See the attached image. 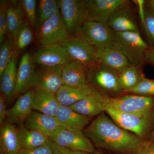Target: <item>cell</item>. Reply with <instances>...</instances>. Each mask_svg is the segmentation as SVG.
Here are the masks:
<instances>
[{"mask_svg":"<svg viewBox=\"0 0 154 154\" xmlns=\"http://www.w3.org/2000/svg\"><path fill=\"white\" fill-rule=\"evenodd\" d=\"M24 14L34 31L38 29V17L36 14V1L35 0L21 1Z\"/></svg>","mask_w":154,"mask_h":154,"instance_id":"1f68e13d","label":"cell"},{"mask_svg":"<svg viewBox=\"0 0 154 154\" xmlns=\"http://www.w3.org/2000/svg\"><path fill=\"white\" fill-rule=\"evenodd\" d=\"M102 102L106 108L129 113H143L154 110V96L127 95L110 97L102 95Z\"/></svg>","mask_w":154,"mask_h":154,"instance_id":"277c9868","label":"cell"},{"mask_svg":"<svg viewBox=\"0 0 154 154\" xmlns=\"http://www.w3.org/2000/svg\"><path fill=\"white\" fill-rule=\"evenodd\" d=\"M15 45L14 42L7 38L0 46V79H2L14 53Z\"/></svg>","mask_w":154,"mask_h":154,"instance_id":"4dcf8cb0","label":"cell"},{"mask_svg":"<svg viewBox=\"0 0 154 154\" xmlns=\"http://www.w3.org/2000/svg\"><path fill=\"white\" fill-rule=\"evenodd\" d=\"M94 89L90 84L78 87L63 85L56 94L60 104L69 107L91 94Z\"/></svg>","mask_w":154,"mask_h":154,"instance_id":"7402d4cb","label":"cell"},{"mask_svg":"<svg viewBox=\"0 0 154 154\" xmlns=\"http://www.w3.org/2000/svg\"><path fill=\"white\" fill-rule=\"evenodd\" d=\"M145 29L151 40L154 43V14L147 10L145 11Z\"/></svg>","mask_w":154,"mask_h":154,"instance_id":"e575fe53","label":"cell"},{"mask_svg":"<svg viewBox=\"0 0 154 154\" xmlns=\"http://www.w3.org/2000/svg\"><path fill=\"white\" fill-rule=\"evenodd\" d=\"M138 67L131 66L119 75V81L122 91L129 92L143 78Z\"/></svg>","mask_w":154,"mask_h":154,"instance_id":"83f0119b","label":"cell"},{"mask_svg":"<svg viewBox=\"0 0 154 154\" xmlns=\"http://www.w3.org/2000/svg\"><path fill=\"white\" fill-rule=\"evenodd\" d=\"M60 44L66 50L70 60L78 63L87 69L99 64L97 50L82 34L70 36Z\"/></svg>","mask_w":154,"mask_h":154,"instance_id":"5b68a950","label":"cell"},{"mask_svg":"<svg viewBox=\"0 0 154 154\" xmlns=\"http://www.w3.org/2000/svg\"><path fill=\"white\" fill-rule=\"evenodd\" d=\"M147 8L148 10L154 14V0H150L147 2Z\"/></svg>","mask_w":154,"mask_h":154,"instance_id":"b9f144b4","label":"cell"},{"mask_svg":"<svg viewBox=\"0 0 154 154\" xmlns=\"http://www.w3.org/2000/svg\"><path fill=\"white\" fill-rule=\"evenodd\" d=\"M34 34L30 23L24 22L19 32L14 50L17 54L26 48L33 41Z\"/></svg>","mask_w":154,"mask_h":154,"instance_id":"f546056e","label":"cell"},{"mask_svg":"<svg viewBox=\"0 0 154 154\" xmlns=\"http://www.w3.org/2000/svg\"><path fill=\"white\" fill-rule=\"evenodd\" d=\"M145 60L148 61L154 65V46L148 47L146 51Z\"/></svg>","mask_w":154,"mask_h":154,"instance_id":"60d3db41","label":"cell"},{"mask_svg":"<svg viewBox=\"0 0 154 154\" xmlns=\"http://www.w3.org/2000/svg\"><path fill=\"white\" fill-rule=\"evenodd\" d=\"M105 112L122 129L136 135L142 140H149L154 128V110L145 113H129L106 108Z\"/></svg>","mask_w":154,"mask_h":154,"instance_id":"7a4b0ae2","label":"cell"},{"mask_svg":"<svg viewBox=\"0 0 154 154\" xmlns=\"http://www.w3.org/2000/svg\"><path fill=\"white\" fill-rule=\"evenodd\" d=\"M24 12L21 1H7V27L8 38L17 42L24 22Z\"/></svg>","mask_w":154,"mask_h":154,"instance_id":"ac0fdd59","label":"cell"},{"mask_svg":"<svg viewBox=\"0 0 154 154\" xmlns=\"http://www.w3.org/2000/svg\"><path fill=\"white\" fill-rule=\"evenodd\" d=\"M84 2L88 21L106 23L111 14L128 2L125 0H84Z\"/></svg>","mask_w":154,"mask_h":154,"instance_id":"4fadbf2b","label":"cell"},{"mask_svg":"<svg viewBox=\"0 0 154 154\" xmlns=\"http://www.w3.org/2000/svg\"><path fill=\"white\" fill-rule=\"evenodd\" d=\"M38 5V29L45 21L59 14L60 10L58 2L56 0H40Z\"/></svg>","mask_w":154,"mask_h":154,"instance_id":"f1b7e54d","label":"cell"},{"mask_svg":"<svg viewBox=\"0 0 154 154\" xmlns=\"http://www.w3.org/2000/svg\"><path fill=\"white\" fill-rule=\"evenodd\" d=\"M17 55L14 50L10 63L1 79V95L4 96L8 104L11 103L12 95L16 86L18 72L17 67Z\"/></svg>","mask_w":154,"mask_h":154,"instance_id":"484cf974","label":"cell"},{"mask_svg":"<svg viewBox=\"0 0 154 154\" xmlns=\"http://www.w3.org/2000/svg\"><path fill=\"white\" fill-rule=\"evenodd\" d=\"M23 125L28 129L36 131L48 137L59 127L55 117L36 111L31 112Z\"/></svg>","mask_w":154,"mask_h":154,"instance_id":"ffe728a7","label":"cell"},{"mask_svg":"<svg viewBox=\"0 0 154 154\" xmlns=\"http://www.w3.org/2000/svg\"><path fill=\"white\" fill-rule=\"evenodd\" d=\"M48 144L52 149L53 154H99L96 152L91 153L80 151L72 150L57 145L51 140Z\"/></svg>","mask_w":154,"mask_h":154,"instance_id":"d590c367","label":"cell"},{"mask_svg":"<svg viewBox=\"0 0 154 154\" xmlns=\"http://www.w3.org/2000/svg\"><path fill=\"white\" fill-rule=\"evenodd\" d=\"M115 33L107 23L87 21L83 25L81 34L97 49L113 42Z\"/></svg>","mask_w":154,"mask_h":154,"instance_id":"8fae6325","label":"cell"},{"mask_svg":"<svg viewBox=\"0 0 154 154\" xmlns=\"http://www.w3.org/2000/svg\"><path fill=\"white\" fill-rule=\"evenodd\" d=\"M113 42L125 56L131 65L139 66L145 60L149 46L139 32L115 33Z\"/></svg>","mask_w":154,"mask_h":154,"instance_id":"3957f363","label":"cell"},{"mask_svg":"<svg viewBox=\"0 0 154 154\" xmlns=\"http://www.w3.org/2000/svg\"><path fill=\"white\" fill-rule=\"evenodd\" d=\"M84 133L94 146L118 154H137L143 141L119 126L104 112L98 116Z\"/></svg>","mask_w":154,"mask_h":154,"instance_id":"6da1fadb","label":"cell"},{"mask_svg":"<svg viewBox=\"0 0 154 154\" xmlns=\"http://www.w3.org/2000/svg\"><path fill=\"white\" fill-rule=\"evenodd\" d=\"M57 145L72 150L96 152L94 144L84 133H78L59 126L49 137Z\"/></svg>","mask_w":154,"mask_h":154,"instance_id":"30bf717a","label":"cell"},{"mask_svg":"<svg viewBox=\"0 0 154 154\" xmlns=\"http://www.w3.org/2000/svg\"><path fill=\"white\" fill-rule=\"evenodd\" d=\"M62 78L63 85H66L78 87L89 84L87 69L71 60L63 65Z\"/></svg>","mask_w":154,"mask_h":154,"instance_id":"44dd1931","label":"cell"},{"mask_svg":"<svg viewBox=\"0 0 154 154\" xmlns=\"http://www.w3.org/2000/svg\"><path fill=\"white\" fill-rule=\"evenodd\" d=\"M149 140L153 142H154V128L151 135V136Z\"/></svg>","mask_w":154,"mask_h":154,"instance_id":"7bdbcfd3","label":"cell"},{"mask_svg":"<svg viewBox=\"0 0 154 154\" xmlns=\"http://www.w3.org/2000/svg\"><path fill=\"white\" fill-rule=\"evenodd\" d=\"M59 126L78 133H84L83 130L91 117L81 115L67 106L59 104L55 116Z\"/></svg>","mask_w":154,"mask_h":154,"instance_id":"e0dca14e","label":"cell"},{"mask_svg":"<svg viewBox=\"0 0 154 154\" xmlns=\"http://www.w3.org/2000/svg\"><path fill=\"white\" fill-rule=\"evenodd\" d=\"M136 4H137L138 6L139 10V14L140 16L141 20L143 24L144 28L145 27V10L144 8L145 1L143 0H136L134 1Z\"/></svg>","mask_w":154,"mask_h":154,"instance_id":"ab89813d","label":"cell"},{"mask_svg":"<svg viewBox=\"0 0 154 154\" xmlns=\"http://www.w3.org/2000/svg\"><path fill=\"white\" fill-rule=\"evenodd\" d=\"M96 50L99 63L111 69L118 75L131 66L113 42Z\"/></svg>","mask_w":154,"mask_h":154,"instance_id":"5bb4252c","label":"cell"},{"mask_svg":"<svg viewBox=\"0 0 154 154\" xmlns=\"http://www.w3.org/2000/svg\"><path fill=\"white\" fill-rule=\"evenodd\" d=\"M36 33L41 47L62 43L70 36L60 13L45 21Z\"/></svg>","mask_w":154,"mask_h":154,"instance_id":"9c48e42d","label":"cell"},{"mask_svg":"<svg viewBox=\"0 0 154 154\" xmlns=\"http://www.w3.org/2000/svg\"><path fill=\"white\" fill-rule=\"evenodd\" d=\"M7 1L0 2V42L2 43L7 39L8 31L7 27Z\"/></svg>","mask_w":154,"mask_h":154,"instance_id":"836d02e7","label":"cell"},{"mask_svg":"<svg viewBox=\"0 0 154 154\" xmlns=\"http://www.w3.org/2000/svg\"><path fill=\"white\" fill-rule=\"evenodd\" d=\"M35 90L30 89L17 98L13 107L7 109L6 119L9 123L23 125L25 119L32 111V100Z\"/></svg>","mask_w":154,"mask_h":154,"instance_id":"2e32d148","label":"cell"},{"mask_svg":"<svg viewBox=\"0 0 154 154\" xmlns=\"http://www.w3.org/2000/svg\"><path fill=\"white\" fill-rule=\"evenodd\" d=\"M18 154H53V152L48 143L33 149H21Z\"/></svg>","mask_w":154,"mask_h":154,"instance_id":"8d00e7d4","label":"cell"},{"mask_svg":"<svg viewBox=\"0 0 154 154\" xmlns=\"http://www.w3.org/2000/svg\"><path fill=\"white\" fill-rule=\"evenodd\" d=\"M32 58L35 65L50 67L63 66L70 60L66 50L60 43L41 47Z\"/></svg>","mask_w":154,"mask_h":154,"instance_id":"7c38bea8","label":"cell"},{"mask_svg":"<svg viewBox=\"0 0 154 154\" xmlns=\"http://www.w3.org/2000/svg\"><path fill=\"white\" fill-rule=\"evenodd\" d=\"M21 149H30L47 144L49 137L42 134L26 128L24 125L17 128Z\"/></svg>","mask_w":154,"mask_h":154,"instance_id":"4316f807","label":"cell"},{"mask_svg":"<svg viewBox=\"0 0 154 154\" xmlns=\"http://www.w3.org/2000/svg\"><path fill=\"white\" fill-rule=\"evenodd\" d=\"M59 104L56 94L35 90L32 100L33 110L55 117Z\"/></svg>","mask_w":154,"mask_h":154,"instance_id":"d4e9b609","label":"cell"},{"mask_svg":"<svg viewBox=\"0 0 154 154\" xmlns=\"http://www.w3.org/2000/svg\"><path fill=\"white\" fill-rule=\"evenodd\" d=\"M88 83L97 88L100 94H116L122 92L119 75L107 67L98 64L87 69Z\"/></svg>","mask_w":154,"mask_h":154,"instance_id":"52a82bcc","label":"cell"},{"mask_svg":"<svg viewBox=\"0 0 154 154\" xmlns=\"http://www.w3.org/2000/svg\"><path fill=\"white\" fill-rule=\"evenodd\" d=\"M35 64L32 55L29 53L23 55L20 60L17 72V81L11 103L14 102L20 95L30 90V84L35 71Z\"/></svg>","mask_w":154,"mask_h":154,"instance_id":"9a60e30c","label":"cell"},{"mask_svg":"<svg viewBox=\"0 0 154 154\" xmlns=\"http://www.w3.org/2000/svg\"><path fill=\"white\" fill-rule=\"evenodd\" d=\"M20 149L17 128L5 122L0 129V154H18Z\"/></svg>","mask_w":154,"mask_h":154,"instance_id":"603a6c76","label":"cell"},{"mask_svg":"<svg viewBox=\"0 0 154 154\" xmlns=\"http://www.w3.org/2000/svg\"><path fill=\"white\" fill-rule=\"evenodd\" d=\"M102 99V94L95 89L91 94L69 107L79 114L92 117L105 112Z\"/></svg>","mask_w":154,"mask_h":154,"instance_id":"d6986e66","label":"cell"},{"mask_svg":"<svg viewBox=\"0 0 154 154\" xmlns=\"http://www.w3.org/2000/svg\"><path fill=\"white\" fill-rule=\"evenodd\" d=\"M6 102L5 99L2 95L0 96V125H1L4 124L6 119V113L7 109H6Z\"/></svg>","mask_w":154,"mask_h":154,"instance_id":"f35d334b","label":"cell"},{"mask_svg":"<svg viewBox=\"0 0 154 154\" xmlns=\"http://www.w3.org/2000/svg\"><path fill=\"white\" fill-rule=\"evenodd\" d=\"M62 66L35 67L30 89L56 94L63 85L62 78Z\"/></svg>","mask_w":154,"mask_h":154,"instance_id":"ba28073f","label":"cell"},{"mask_svg":"<svg viewBox=\"0 0 154 154\" xmlns=\"http://www.w3.org/2000/svg\"><path fill=\"white\" fill-rule=\"evenodd\" d=\"M126 5L118 9L110 15L107 20V25L115 33L138 32L137 25Z\"/></svg>","mask_w":154,"mask_h":154,"instance_id":"cb8c5ba5","label":"cell"},{"mask_svg":"<svg viewBox=\"0 0 154 154\" xmlns=\"http://www.w3.org/2000/svg\"><path fill=\"white\" fill-rule=\"evenodd\" d=\"M60 13L70 36H79L88 21L84 0H59Z\"/></svg>","mask_w":154,"mask_h":154,"instance_id":"8992f818","label":"cell"},{"mask_svg":"<svg viewBox=\"0 0 154 154\" xmlns=\"http://www.w3.org/2000/svg\"><path fill=\"white\" fill-rule=\"evenodd\" d=\"M137 154H154V142L149 140L142 141Z\"/></svg>","mask_w":154,"mask_h":154,"instance_id":"74e56055","label":"cell"},{"mask_svg":"<svg viewBox=\"0 0 154 154\" xmlns=\"http://www.w3.org/2000/svg\"><path fill=\"white\" fill-rule=\"evenodd\" d=\"M129 93L143 96H154V81L144 77Z\"/></svg>","mask_w":154,"mask_h":154,"instance_id":"d6a6232c","label":"cell"}]
</instances>
